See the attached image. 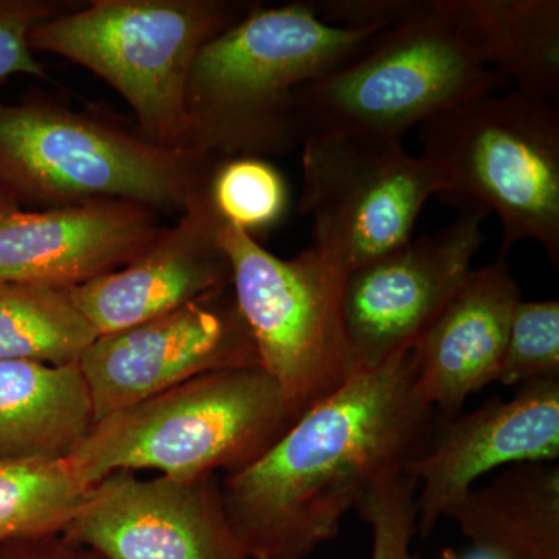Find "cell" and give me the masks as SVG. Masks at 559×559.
Segmentation results:
<instances>
[{"label":"cell","instance_id":"17","mask_svg":"<svg viewBox=\"0 0 559 559\" xmlns=\"http://www.w3.org/2000/svg\"><path fill=\"white\" fill-rule=\"evenodd\" d=\"M495 559H559V465L520 463L474 487L447 516Z\"/></svg>","mask_w":559,"mask_h":559},{"label":"cell","instance_id":"27","mask_svg":"<svg viewBox=\"0 0 559 559\" xmlns=\"http://www.w3.org/2000/svg\"><path fill=\"white\" fill-rule=\"evenodd\" d=\"M0 559H106L68 539L55 536L40 539L10 540L0 544Z\"/></svg>","mask_w":559,"mask_h":559},{"label":"cell","instance_id":"16","mask_svg":"<svg viewBox=\"0 0 559 559\" xmlns=\"http://www.w3.org/2000/svg\"><path fill=\"white\" fill-rule=\"evenodd\" d=\"M521 301L506 259L469 272L432 325L414 345L419 396L443 421L495 384Z\"/></svg>","mask_w":559,"mask_h":559},{"label":"cell","instance_id":"22","mask_svg":"<svg viewBox=\"0 0 559 559\" xmlns=\"http://www.w3.org/2000/svg\"><path fill=\"white\" fill-rule=\"evenodd\" d=\"M209 189L224 223L240 227L250 237L274 227L289 209L286 179L274 165L257 156L219 160Z\"/></svg>","mask_w":559,"mask_h":559},{"label":"cell","instance_id":"11","mask_svg":"<svg viewBox=\"0 0 559 559\" xmlns=\"http://www.w3.org/2000/svg\"><path fill=\"white\" fill-rule=\"evenodd\" d=\"M248 366H260L259 356L227 289L103 334L79 362L94 423L210 371Z\"/></svg>","mask_w":559,"mask_h":559},{"label":"cell","instance_id":"28","mask_svg":"<svg viewBox=\"0 0 559 559\" xmlns=\"http://www.w3.org/2000/svg\"><path fill=\"white\" fill-rule=\"evenodd\" d=\"M440 559H495L488 557V555L480 554V551L474 550L473 555H468V557H460L457 551L452 549H444L441 551Z\"/></svg>","mask_w":559,"mask_h":559},{"label":"cell","instance_id":"14","mask_svg":"<svg viewBox=\"0 0 559 559\" xmlns=\"http://www.w3.org/2000/svg\"><path fill=\"white\" fill-rule=\"evenodd\" d=\"M159 213L124 201L40 212L0 202V285L72 289L130 264L159 237Z\"/></svg>","mask_w":559,"mask_h":559},{"label":"cell","instance_id":"5","mask_svg":"<svg viewBox=\"0 0 559 559\" xmlns=\"http://www.w3.org/2000/svg\"><path fill=\"white\" fill-rule=\"evenodd\" d=\"M249 10L221 0H94L40 22L28 43L109 83L134 109L140 138L202 151L187 106L191 66L209 40Z\"/></svg>","mask_w":559,"mask_h":559},{"label":"cell","instance_id":"24","mask_svg":"<svg viewBox=\"0 0 559 559\" xmlns=\"http://www.w3.org/2000/svg\"><path fill=\"white\" fill-rule=\"evenodd\" d=\"M418 484L409 473L374 489L356 509L373 536L370 559H421L412 550L417 532Z\"/></svg>","mask_w":559,"mask_h":559},{"label":"cell","instance_id":"8","mask_svg":"<svg viewBox=\"0 0 559 559\" xmlns=\"http://www.w3.org/2000/svg\"><path fill=\"white\" fill-rule=\"evenodd\" d=\"M218 241L260 367L299 418L355 374L342 318L347 274L312 246L294 259H278L224 221Z\"/></svg>","mask_w":559,"mask_h":559},{"label":"cell","instance_id":"7","mask_svg":"<svg viewBox=\"0 0 559 559\" xmlns=\"http://www.w3.org/2000/svg\"><path fill=\"white\" fill-rule=\"evenodd\" d=\"M219 157L154 145L57 105L0 108V176L50 207L124 201L182 213Z\"/></svg>","mask_w":559,"mask_h":559},{"label":"cell","instance_id":"9","mask_svg":"<svg viewBox=\"0 0 559 559\" xmlns=\"http://www.w3.org/2000/svg\"><path fill=\"white\" fill-rule=\"evenodd\" d=\"M300 212L312 221V248L344 272L389 255L412 240L439 173L401 140L312 138L301 142Z\"/></svg>","mask_w":559,"mask_h":559},{"label":"cell","instance_id":"20","mask_svg":"<svg viewBox=\"0 0 559 559\" xmlns=\"http://www.w3.org/2000/svg\"><path fill=\"white\" fill-rule=\"evenodd\" d=\"M98 336L70 289L33 283L0 285V360L79 366Z\"/></svg>","mask_w":559,"mask_h":559},{"label":"cell","instance_id":"4","mask_svg":"<svg viewBox=\"0 0 559 559\" xmlns=\"http://www.w3.org/2000/svg\"><path fill=\"white\" fill-rule=\"evenodd\" d=\"M503 86L451 0H423L359 57L299 87L294 120L300 143L330 135L401 140L415 124Z\"/></svg>","mask_w":559,"mask_h":559},{"label":"cell","instance_id":"26","mask_svg":"<svg viewBox=\"0 0 559 559\" xmlns=\"http://www.w3.org/2000/svg\"><path fill=\"white\" fill-rule=\"evenodd\" d=\"M310 3L320 20L334 27L385 32L409 20L423 0H319Z\"/></svg>","mask_w":559,"mask_h":559},{"label":"cell","instance_id":"6","mask_svg":"<svg viewBox=\"0 0 559 559\" xmlns=\"http://www.w3.org/2000/svg\"><path fill=\"white\" fill-rule=\"evenodd\" d=\"M441 198L495 212L500 259L535 240L559 267V108L520 91L479 95L419 124Z\"/></svg>","mask_w":559,"mask_h":559},{"label":"cell","instance_id":"13","mask_svg":"<svg viewBox=\"0 0 559 559\" xmlns=\"http://www.w3.org/2000/svg\"><path fill=\"white\" fill-rule=\"evenodd\" d=\"M559 457V381L530 382L513 399L444 423L439 439L412 462L417 532L426 536L485 474Z\"/></svg>","mask_w":559,"mask_h":559},{"label":"cell","instance_id":"1","mask_svg":"<svg viewBox=\"0 0 559 559\" xmlns=\"http://www.w3.org/2000/svg\"><path fill=\"white\" fill-rule=\"evenodd\" d=\"M436 417L418 393L414 349L353 374L224 481L248 558L305 559L336 538L349 511L425 454Z\"/></svg>","mask_w":559,"mask_h":559},{"label":"cell","instance_id":"2","mask_svg":"<svg viewBox=\"0 0 559 559\" xmlns=\"http://www.w3.org/2000/svg\"><path fill=\"white\" fill-rule=\"evenodd\" d=\"M380 33L326 24L310 2L250 7L191 66L198 146L219 159L289 153L300 143L297 90L359 57Z\"/></svg>","mask_w":559,"mask_h":559},{"label":"cell","instance_id":"12","mask_svg":"<svg viewBox=\"0 0 559 559\" xmlns=\"http://www.w3.org/2000/svg\"><path fill=\"white\" fill-rule=\"evenodd\" d=\"M62 533L106 559H249L210 477L110 474L87 489Z\"/></svg>","mask_w":559,"mask_h":559},{"label":"cell","instance_id":"3","mask_svg":"<svg viewBox=\"0 0 559 559\" xmlns=\"http://www.w3.org/2000/svg\"><path fill=\"white\" fill-rule=\"evenodd\" d=\"M296 419L260 366L210 371L94 423L66 463L86 491L119 471L204 479L248 465Z\"/></svg>","mask_w":559,"mask_h":559},{"label":"cell","instance_id":"21","mask_svg":"<svg viewBox=\"0 0 559 559\" xmlns=\"http://www.w3.org/2000/svg\"><path fill=\"white\" fill-rule=\"evenodd\" d=\"M86 492L66 459L0 462V544L64 532Z\"/></svg>","mask_w":559,"mask_h":559},{"label":"cell","instance_id":"18","mask_svg":"<svg viewBox=\"0 0 559 559\" xmlns=\"http://www.w3.org/2000/svg\"><path fill=\"white\" fill-rule=\"evenodd\" d=\"M92 426L79 366L0 360V462L66 459Z\"/></svg>","mask_w":559,"mask_h":559},{"label":"cell","instance_id":"10","mask_svg":"<svg viewBox=\"0 0 559 559\" xmlns=\"http://www.w3.org/2000/svg\"><path fill=\"white\" fill-rule=\"evenodd\" d=\"M488 215L463 209L450 226L349 272L342 318L355 373L414 348L473 271Z\"/></svg>","mask_w":559,"mask_h":559},{"label":"cell","instance_id":"25","mask_svg":"<svg viewBox=\"0 0 559 559\" xmlns=\"http://www.w3.org/2000/svg\"><path fill=\"white\" fill-rule=\"evenodd\" d=\"M62 9L53 2H0V80L14 73L44 76L28 38L36 25L57 16Z\"/></svg>","mask_w":559,"mask_h":559},{"label":"cell","instance_id":"15","mask_svg":"<svg viewBox=\"0 0 559 559\" xmlns=\"http://www.w3.org/2000/svg\"><path fill=\"white\" fill-rule=\"evenodd\" d=\"M221 224L207 182L175 227L121 270L70 289L73 301L103 336L218 296L230 286Z\"/></svg>","mask_w":559,"mask_h":559},{"label":"cell","instance_id":"19","mask_svg":"<svg viewBox=\"0 0 559 559\" xmlns=\"http://www.w3.org/2000/svg\"><path fill=\"white\" fill-rule=\"evenodd\" d=\"M489 68L514 91L559 105L558 0H451Z\"/></svg>","mask_w":559,"mask_h":559},{"label":"cell","instance_id":"23","mask_svg":"<svg viewBox=\"0 0 559 559\" xmlns=\"http://www.w3.org/2000/svg\"><path fill=\"white\" fill-rule=\"evenodd\" d=\"M559 381V301L521 299L495 382L502 385Z\"/></svg>","mask_w":559,"mask_h":559}]
</instances>
